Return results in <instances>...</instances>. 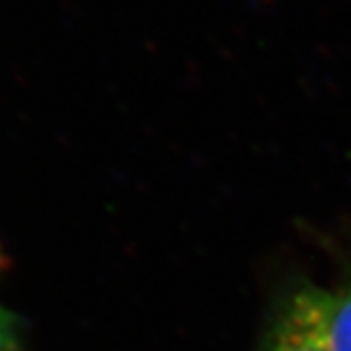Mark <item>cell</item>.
<instances>
[{
	"label": "cell",
	"mask_w": 351,
	"mask_h": 351,
	"mask_svg": "<svg viewBox=\"0 0 351 351\" xmlns=\"http://www.w3.org/2000/svg\"><path fill=\"white\" fill-rule=\"evenodd\" d=\"M267 351H326L320 324V293L303 291L286 305Z\"/></svg>",
	"instance_id": "obj_1"
},
{
	"label": "cell",
	"mask_w": 351,
	"mask_h": 351,
	"mask_svg": "<svg viewBox=\"0 0 351 351\" xmlns=\"http://www.w3.org/2000/svg\"><path fill=\"white\" fill-rule=\"evenodd\" d=\"M0 351H21L17 317L0 305Z\"/></svg>",
	"instance_id": "obj_3"
},
{
	"label": "cell",
	"mask_w": 351,
	"mask_h": 351,
	"mask_svg": "<svg viewBox=\"0 0 351 351\" xmlns=\"http://www.w3.org/2000/svg\"><path fill=\"white\" fill-rule=\"evenodd\" d=\"M320 293V324L326 351H351V289Z\"/></svg>",
	"instance_id": "obj_2"
}]
</instances>
